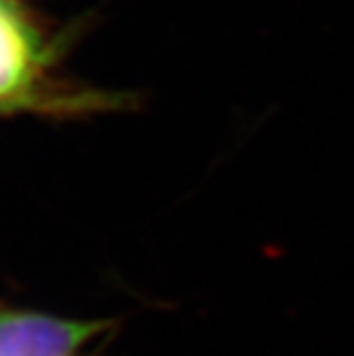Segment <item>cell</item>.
Instances as JSON below:
<instances>
[{
	"label": "cell",
	"mask_w": 354,
	"mask_h": 356,
	"mask_svg": "<svg viewBox=\"0 0 354 356\" xmlns=\"http://www.w3.org/2000/svg\"><path fill=\"white\" fill-rule=\"evenodd\" d=\"M40 70V44L12 0H0V106L19 99Z\"/></svg>",
	"instance_id": "2"
},
{
	"label": "cell",
	"mask_w": 354,
	"mask_h": 356,
	"mask_svg": "<svg viewBox=\"0 0 354 356\" xmlns=\"http://www.w3.org/2000/svg\"><path fill=\"white\" fill-rule=\"evenodd\" d=\"M108 322L0 308V356H79Z\"/></svg>",
	"instance_id": "1"
}]
</instances>
